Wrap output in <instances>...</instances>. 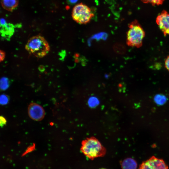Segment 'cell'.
<instances>
[{"instance_id":"cell-1","label":"cell","mask_w":169,"mask_h":169,"mask_svg":"<svg viewBox=\"0 0 169 169\" xmlns=\"http://www.w3.org/2000/svg\"><path fill=\"white\" fill-rule=\"evenodd\" d=\"M80 150L85 156L91 160L103 156L106 153L105 148L94 137L87 138L83 140Z\"/></svg>"},{"instance_id":"cell-2","label":"cell","mask_w":169,"mask_h":169,"mask_svg":"<svg viewBox=\"0 0 169 169\" xmlns=\"http://www.w3.org/2000/svg\"><path fill=\"white\" fill-rule=\"evenodd\" d=\"M25 49L30 54L36 57L42 58L48 53L50 47L44 37L38 35L29 39L25 45Z\"/></svg>"},{"instance_id":"cell-3","label":"cell","mask_w":169,"mask_h":169,"mask_svg":"<svg viewBox=\"0 0 169 169\" xmlns=\"http://www.w3.org/2000/svg\"><path fill=\"white\" fill-rule=\"evenodd\" d=\"M127 33V42L131 46L141 47L145 36V32L137 21L134 20L129 24Z\"/></svg>"},{"instance_id":"cell-4","label":"cell","mask_w":169,"mask_h":169,"mask_svg":"<svg viewBox=\"0 0 169 169\" xmlns=\"http://www.w3.org/2000/svg\"><path fill=\"white\" fill-rule=\"evenodd\" d=\"M94 16V13L90 8L82 3L78 4L75 6L72 13L73 19L80 24L88 23Z\"/></svg>"},{"instance_id":"cell-5","label":"cell","mask_w":169,"mask_h":169,"mask_svg":"<svg viewBox=\"0 0 169 169\" xmlns=\"http://www.w3.org/2000/svg\"><path fill=\"white\" fill-rule=\"evenodd\" d=\"M138 169H168V167L163 160L152 156L142 162Z\"/></svg>"},{"instance_id":"cell-6","label":"cell","mask_w":169,"mask_h":169,"mask_svg":"<svg viewBox=\"0 0 169 169\" xmlns=\"http://www.w3.org/2000/svg\"><path fill=\"white\" fill-rule=\"evenodd\" d=\"M28 113L29 117L36 121L42 120L45 115L44 110L43 107L34 103H31L29 105Z\"/></svg>"},{"instance_id":"cell-7","label":"cell","mask_w":169,"mask_h":169,"mask_svg":"<svg viewBox=\"0 0 169 169\" xmlns=\"http://www.w3.org/2000/svg\"><path fill=\"white\" fill-rule=\"evenodd\" d=\"M156 22L164 36L169 35V13L163 11L157 16Z\"/></svg>"},{"instance_id":"cell-8","label":"cell","mask_w":169,"mask_h":169,"mask_svg":"<svg viewBox=\"0 0 169 169\" xmlns=\"http://www.w3.org/2000/svg\"><path fill=\"white\" fill-rule=\"evenodd\" d=\"M14 27L13 25L7 23L3 25H0V32L3 36H11L14 32Z\"/></svg>"},{"instance_id":"cell-9","label":"cell","mask_w":169,"mask_h":169,"mask_svg":"<svg viewBox=\"0 0 169 169\" xmlns=\"http://www.w3.org/2000/svg\"><path fill=\"white\" fill-rule=\"evenodd\" d=\"M122 169H136L137 163L134 159L128 158L121 161L120 163Z\"/></svg>"},{"instance_id":"cell-10","label":"cell","mask_w":169,"mask_h":169,"mask_svg":"<svg viewBox=\"0 0 169 169\" xmlns=\"http://www.w3.org/2000/svg\"><path fill=\"white\" fill-rule=\"evenodd\" d=\"M18 0H2L1 4L5 9L10 11L14 10L18 4Z\"/></svg>"},{"instance_id":"cell-11","label":"cell","mask_w":169,"mask_h":169,"mask_svg":"<svg viewBox=\"0 0 169 169\" xmlns=\"http://www.w3.org/2000/svg\"><path fill=\"white\" fill-rule=\"evenodd\" d=\"M154 100L157 104L159 105H162L165 102L166 98L164 95H159L155 96Z\"/></svg>"},{"instance_id":"cell-12","label":"cell","mask_w":169,"mask_h":169,"mask_svg":"<svg viewBox=\"0 0 169 169\" xmlns=\"http://www.w3.org/2000/svg\"><path fill=\"white\" fill-rule=\"evenodd\" d=\"M144 3H150L153 5H160L162 4L164 0H141Z\"/></svg>"},{"instance_id":"cell-13","label":"cell","mask_w":169,"mask_h":169,"mask_svg":"<svg viewBox=\"0 0 169 169\" xmlns=\"http://www.w3.org/2000/svg\"><path fill=\"white\" fill-rule=\"evenodd\" d=\"M9 102L8 97L5 95H0V104L2 105H5Z\"/></svg>"},{"instance_id":"cell-14","label":"cell","mask_w":169,"mask_h":169,"mask_svg":"<svg viewBox=\"0 0 169 169\" xmlns=\"http://www.w3.org/2000/svg\"><path fill=\"white\" fill-rule=\"evenodd\" d=\"M8 87V83L5 80H1L0 81V89L2 90H5Z\"/></svg>"},{"instance_id":"cell-15","label":"cell","mask_w":169,"mask_h":169,"mask_svg":"<svg viewBox=\"0 0 169 169\" xmlns=\"http://www.w3.org/2000/svg\"><path fill=\"white\" fill-rule=\"evenodd\" d=\"M7 120L3 116H0V127H3L6 124Z\"/></svg>"},{"instance_id":"cell-16","label":"cell","mask_w":169,"mask_h":169,"mask_svg":"<svg viewBox=\"0 0 169 169\" xmlns=\"http://www.w3.org/2000/svg\"><path fill=\"white\" fill-rule=\"evenodd\" d=\"M5 57V52L3 51L0 50V62L4 60Z\"/></svg>"},{"instance_id":"cell-17","label":"cell","mask_w":169,"mask_h":169,"mask_svg":"<svg viewBox=\"0 0 169 169\" xmlns=\"http://www.w3.org/2000/svg\"><path fill=\"white\" fill-rule=\"evenodd\" d=\"M165 67L169 71V55L166 58L165 62Z\"/></svg>"},{"instance_id":"cell-18","label":"cell","mask_w":169,"mask_h":169,"mask_svg":"<svg viewBox=\"0 0 169 169\" xmlns=\"http://www.w3.org/2000/svg\"><path fill=\"white\" fill-rule=\"evenodd\" d=\"M7 23L6 20L4 18H1L0 19V25H3Z\"/></svg>"},{"instance_id":"cell-19","label":"cell","mask_w":169,"mask_h":169,"mask_svg":"<svg viewBox=\"0 0 169 169\" xmlns=\"http://www.w3.org/2000/svg\"><path fill=\"white\" fill-rule=\"evenodd\" d=\"M71 3H74L75 2H76L77 0H69Z\"/></svg>"},{"instance_id":"cell-20","label":"cell","mask_w":169,"mask_h":169,"mask_svg":"<svg viewBox=\"0 0 169 169\" xmlns=\"http://www.w3.org/2000/svg\"><path fill=\"white\" fill-rule=\"evenodd\" d=\"M107 169L105 168H100V169Z\"/></svg>"}]
</instances>
